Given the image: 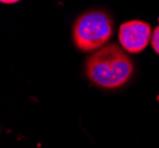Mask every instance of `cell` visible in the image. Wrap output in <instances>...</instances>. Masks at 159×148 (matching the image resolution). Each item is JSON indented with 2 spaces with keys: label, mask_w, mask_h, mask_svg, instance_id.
<instances>
[{
  "label": "cell",
  "mask_w": 159,
  "mask_h": 148,
  "mask_svg": "<svg viewBox=\"0 0 159 148\" xmlns=\"http://www.w3.org/2000/svg\"><path fill=\"white\" fill-rule=\"evenodd\" d=\"M134 71L132 59L116 44H107L95 50L86 62V75L103 89H116L131 80Z\"/></svg>",
  "instance_id": "cell-1"
},
{
  "label": "cell",
  "mask_w": 159,
  "mask_h": 148,
  "mask_svg": "<svg viewBox=\"0 0 159 148\" xmlns=\"http://www.w3.org/2000/svg\"><path fill=\"white\" fill-rule=\"evenodd\" d=\"M113 34V20L103 11H89L75 20L73 39L82 52H92L103 46Z\"/></svg>",
  "instance_id": "cell-2"
},
{
  "label": "cell",
  "mask_w": 159,
  "mask_h": 148,
  "mask_svg": "<svg viewBox=\"0 0 159 148\" xmlns=\"http://www.w3.org/2000/svg\"><path fill=\"white\" fill-rule=\"evenodd\" d=\"M152 30L143 20H129L119 27V41L122 49L131 54H140L151 41Z\"/></svg>",
  "instance_id": "cell-3"
},
{
  "label": "cell",
  "mask_w": 159,
  "mask_h": 148,
  "mask_svg": "<svg viewBox=\"0 0 159 148\" xmlns=\"http://www.w3.org/2000/svg\"><path fill=\"white\" fill-rule=\"evenodd\" d=\"M151 45H152L153 50L156 51V54H159V25L152 31V36H151Z\"/></svg>",
  "instance_id": "cell-4"
},
{
  "label": "cell",
  "mask_w": 159,
  "mask_h": 148,
  "mask_svg": "<svg viewBox=\"0 0 159 148\" xmlns=\"http://www.w3.org/2000/svg\"><path fill=\"white\" fill-rule=\"evenodd\" d=\"M18 1L20 0H0V2H2V4H16Z\"/></svg>",
  "instance_id": "cell-5"
}]
</instances>
